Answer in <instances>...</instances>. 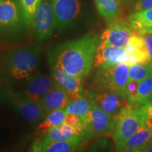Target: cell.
<instances>
[{
	"instance_id": "cb8c5ba5",
	"label": "cell",
	"mask_w": 152,
	"mask_h": 152,
	"mask_svg": "<svg viewBox=\"0 0 152 152\" xmlns=\"http://www.w3.org/2000/svg\"><path fill=\"white\" fill-rule=\"evenodd\" d=\"M152 100V73L139 83L133 105H143Z\"/></svg>"
},
{
	"instance_id": "5bb4252c",
	"label": "cell",
	"mask_w": 152,
	"mask_h": 152,
	"mask_svg": "<svg viewBox=\"0 0 152 152\" xmlns=\"http://www.w3.org/2000/svg\"><path fill=\"white\" fill-rule=\"evenodd\" d=\"M56 85L52 77L45 75H33L27 79L26 85L19 92L30 100L39 102Z\"/></svg>"
},
{
	"instance_id": "e575fe53",
	"label": "cell",
	"mask_w": 152,
	"mask_h": 152,
	"mask_svg": "<svg viewBox=\"0 0 152 152\" xmlns=\"http://www.w3.org/2000/svg\"><path fill=\"white\" fill-rule=\"evenodd\" d=\"M151 68H152V61H151Z\"/></svg>"
},
{
	"instance_id": "44dd1931",
	"label": "cell",
	"mask_w": 152,
	"mask_h": 152,
	"mask_svg": "<svg viewBox=\"0 0 152 152\" xmlns=\"http://www.w3.org/2000/svg\"><path fill=\"white\" fill-rule=\"evenodd\" d=\"M43 135V137L54 141H66L75 137H80L85 140L82 133L66 123L59 127L49 129Z\"/></svg>"
},
{
	"instance_id": "e0dca14e",
	"label": "cell",
	"mask_w": 152,
	"mask_h": 152,
	"mask_svg": "<svg viewBox=\"0 0 152 152\" xmlns=\"http://www.w3.org/2000/svg\"><path fill=\"white\" fill-rule=\"evenodd\" d=\"M45 116L49 112L58 109H66L70 103L68 94L56 85L39 101Z\"/></svg>"
},
{
	"instance_id": "d6a6232c",
	"label": "cell",
	"mask_w": 152,
	"mask_h": 152,
	"mask_svg": "<svg viewBox=\"0 0 152 152\" xmlns=\"http://www.w3.org/2000/svg\"><path fill=\"white\" fill-rule=\"evenodd\" d=\"M150 132H151V142H152V128L150 129Z\"/></svg>"
},
{
	"instance_id": "836d02e7",
	"label": "cell",
	"mask_w": 152,
	"mask_h": 152,
	"mask_svg": "<svg viewBox=\"0 0 152 152\" xmlns=\"http://www.w3.org/2000/svg\"><path fill=\"white\" fill-rule=\"evenodd\" d=\"M2 1H4V0H0V3H1Z\"/></svg>"
},
{
	"instance_id": "4fadbf2b",
	"label": "cell",
	"mask_w": 152,
	"mask_h": 152,
	"mask_svg": "<svg viewBox=\"0 0 152 152\" xmlns=\"http://www.w3.org/2000/svg\"><path fill=\"white\" fill-rule=\"evenodd\" d=\"M126 59L125 48L106 45L99 40L94 55V66L99 68H111L125 63Z\"/></svg>"
},
{
	"instance_id": "f546056e",
	"label": "cell",
	"mask_w": 152,
	"mask_h": 152,
	"mask_svg": "<svg viewBox=\"0 0 152 152\" xmlns=\"http://www.w3.org/2000/svg\"><path fill=\"white\" fill-rule=\"evenodd\" d=\"M143 37L148 54L152 61V34H146L143 35Z\"/></svg>"
},
{
	"instance_id": "6da1fadb",
	"label": "cell",
	"mask_w": 152,
	"mask_h": 152,
	"mask_svg": "<svg viewBox=\"0 0 152 152\" xmlns=\"http://www.w3.org/2000/svg\"><path fill=\"white\" fill-rule=\"evenodd\" d=\"M99 40L96 35L88 34L58 45L49 56L68 73L83 80L94 66L95 52Z\"/></svg>"
},
{
	"instance_id": "7402d4cb",
	"label": "cell",
	"mask_w": 152,
	"mask_h": 152,
	"mask_svg": "<svg viewBox=\"0 0 152 152\" xmlns=\"http://www.w3.org/2000/svg\"><path fill=\"white\" fill-rule=\"evenodd\" d=\"M66 115L67 111L66 109H58L49 112L43 119L42 122L38 125L37 134L43 135L49 129L59 127L64 124Z\"/></svg>"
},
{
	"instance_id": "7a4b0ae2",
	"label": "cell",
	"mask_w": 152,
	"mask_h": 152,
	"mask_svg": "<svg viewBox=\"0 0 152 152\" xmlns=\"http://www.w3.org/2000/svg\"><path fill=\"white\" fill-rule=\"evenodd\" d=\"M41 49L37 45H25L9 50L4 58L7 73L16 80H27L38 67Z\"/></svg>"
},
{
	"instance_id": "ffe728a7",
	"label": "cell",
	"mask_w": 152,
	"mask_h": 152,
	"mask_svg": "<svg viewBox=\"0 0 152 152\" xmlns=\"http://www.w3.org/2000/svg\"><path fill=\"white\" fill-rule=\"evenodd\" d=\"M151 142L150 128H148L146 125H144L139 129L134 134H132L118 151H121L123 148L129 147L137 149L138 152L143 151L144 149Z\"/></svg>"
},
{
	"instance_id": "8fae6325",
	"label": "cell",
	"mask_w": 152,
	"mask_h": 152,
	"mask_svg": "<svg viewBox=\"0 0 152 152\" xmlns=\"http://www.w3.org/2000/svg\"><path fill=\"white\" fill-rule=\"evenodd\" d=\"M84 93L101 109L113 117L117 118L121 109L128 104L126 98L113 91L95 90Z\"/></svg>"
},
{
	"instance_id": "603a6c76",
	"label": "cell",
	"mask_w": 152,
	"mask_h": 152,
	"mask_svg": "<svg viewBox=\"0 0 152 152\" xmlns=\"http://www.w3.org/2000/svg\"><path fill=\"white\" fill-rule=\"evenodd\" d=\"M91 102L85 93L80 95L78 97L71 101L66 108L68 113H73L82 118L85 122H87L91 111Z\"/></svg>"
},
{
	"instance_id": "52a82bcc",
	"label": "cell",
	"mask_w": 152,
	"mask_h": 152,
	"mask_svg": "<svg viewBox=\"0 0 152 152\" xmlns=\"http://www.w3.org/2000/svg\"><path fill=\"white\" fill-rule=\"evenodd\" d=\"M5 93L9 103L24 120L35 123L45 118V113L39 102L26 98L19 91L8 90Z\"/></svg>"
},
{
	"instance_id": "5b68a950",
	"label": "cell",
	"mask_w": 152,
	"mask_h": 152,
	"mask_svg": "<svg viewBox=\"0 0 152 152\" xmlns=\"http://www.w3.org/2000/svg\"><path fill=\"white\" fill-rule=\"evenodd\" d=\"M27 26L18 0H4L0 3V33L13 35Z\"/></svg>"
},
{
	"instance_id": "d4e9b609",
	"label": "cell",
	"mask_w": 152,
	"mask_h": 152,
	"mask_svg": "<svg viewBox=\"0 0 152 152\" xmlns=\"http://www.w3.org/2000/svg\"><path fill=\"white\" fill-rule=\"evenodd\" d=\"M42 0H18L28 27H33L37 8Z\"/></svg>"
},
{
	"instance_id": "9a60e30c",
	"label": "cell",
	"mask_w": 152,
	"mask_h": 152,
	"mask_svg": "<svg viewBox=\"0 0 152 152\" xmlns=\"http://www.w3.org/2000/svg\"><path fill=\"white\" fill-rule=\"evenodd\" d=\"M84 140L75 137L66 141H54L42 137L36 140L32 144L30 151L34 152H73L82 149Z\"/></svg>"
},
{
	"instance_id": "30bf717a",
	"label": "cell",
	"mask_w": 152,
	"mask_h": 152,
	"mask_svg": "<svg viewBox=\"0 0 152 152\" xmlns=\"http://www.w3.org/2000/svg\"><path fill=\"white\" fill-rule=\"evenodd\" d=\"M48 61L52 78L58 86L66 91L70 102L84 93L80 79L68 73L50 56Z\"/></svg>"
},
{
	"instance_id": "d6986e66",
	"label": "cell",
	"mask_w": 152,
	"mask_h": 152,
	"mask_svg": "<svg viewBox=\"0 0 152 152\" xmlns=\"http://www.w3.org/2000/svg\"><path fill=\"white\" fill-rule=\"evenodd\" d=\"M99 14L107 22L119 19L121 14V0H94Z\"/></svg>"
},
{
	"instance_id": "7c38bea8",
	"label": "cell",
	"mask_w": 152,
	"mask_h": 152,
	"mask_svg": "<svg viewBox=\"0 0 152 152\" xmlns=\"http://www.w3.org/2000/svg\"><path fill=\"white\" fill-rule=\"evenodd\" d=\"M56 29L62 30L71 26L80 12V0H52Z\"/></svg>"
},
{
	"instance_id": "1f68e13d",
	"label": "cell",
	"mask_w": 152,
	"mask_h": 152,
	"mask_svg": "<svg viewBox=\"0 0 152 152\" xmlns=\"http://www.w3.org/2000/svg\"><path fill=\"white\" fill-rule=\"evenodd\" d=\"M144 152H152V142H151L145 149H144Z\"/></svg>"
},
{
	"instance_id": "ba28073f",
	"label": "cell",
	"mask_w": 152,
	"mask_h": 152,
	"mask_svg": "<svg viewBox=\"0 0 152 152\" xmlns=\"http://www.w3.org/2000/svg\"><path fill=\"white\" fill-rule=\"evenodd\" d=\"M136 33L128 20L126 21L119 18L109 23L102 32L99 39L100 42L106 45L125 48L131 37Z\"/></svg>"
},
{
	"instance_id": "8992f818",
	"label": "cell",
	"mask_w": 152,
	"mask_h": 152,
	"mask_svg": "<svg viewBox=\"0 0 152 152\" xmlns=\"http://www.w3.org/2000/svg\"><path fill=\"white\" fill-rule=\"evenodd\" d=\"M90 100L92 108L90 118L87 122L85 132V140L105 136L111 133L112 134L117 118L112 116L104 111L91 99H90Z\"/></svg>"
},
{
	"instance_id": "9c48e42d",
	"label": "cell",
	"mask_w": 152,
	"mask_h": 152,
	"mask_svg": "<svg viewBox=\"0 0 152 152\" xmlns=\"http://www.w3.org/2000/svg\"><path fill=\"white\" fill-rule=\"evenodd\" d=\"M33 27L38 42H43L52 37L56 29L52 1H42L36 12Z\"/></svg>"
},
{
	"instance_id": "3957f363",
	"label": "cell",
	"mask_w": 152,
	"mask_h": 152,
	"mask_svg": "<svg viewBox=\"0 0 152 152\" xmlns=\"http://www.w3.org/2000/svg\"><path fill=\"white\" fill-rule=\"evenodd\" d=\"M143 105H130L123 107L118 115L112 137L117 151L132 134L145 125Z\"/></svg>"
},
{
	"instance_id": "83f0119b",
	"label": "cell",
	"mask_w": 152,
	"mask_h": 152,
	"mask_svg": "<svg viewBox=\"0 0 152 152\" xmlns=\"http://www.w3.org/2000/svg\"><path fill=\"white\" fill-rule=\"evenodd\" d=\"M139 83H140V82L129 80L128 84H127L125 92H126L128 104H130V105H133V104H134V99H135L137 92Z\"/></svg>"
},
{
	"instance_id": "4dcf8cb0",
	"label": "cell",
	"mask_w": 152,
	"mask_h": 152,
	"mask_svg": "<svg viewBox=\"0 0 152 152\" xmlns=\"http://www.w3.org/2000/svg\"><path fill=\"white\" fill-rule=\"evenodd\" d=\"M143 109L144 113H145L146 118H152V100L147 104H143Z\"/></svg>"
},
{
	"instance_id": "ac0fdd59",
	"label": "cell",
	"mask_w": 152,
	"mask_h": 152,
	"mask_svg": "<svg viewBox=\"0 0 152 152\" xmlns=\"http://www.w3.org/2000/svg\"><path fill=\"white\" fill-rule=\"evenodd\" d=\"M128 21L139 35L152 34V8L135 11L128 16Z\"/></svg>"
},
{
	"instance_id": "4316f807",
	"label": "cell",
	"mask_w": 152,
	"mask_h": 152,
	"mask_svg": "<svg viewBox=\"0 0 152 152\" xmlns=\"http://www.w3.org/2000/svg\"><path fill=\"white\" fill-rule=\"evenodd\" d=\"M65 123L82 133L85 140V129H86L87 123L82 118L77 115H75V114L67 113Z\"/></svg>"
},
{
	"instance_id": "2e32d148",
	"label": "cell",
	"mask_w": 152,
	"mask_h": 152,
	"mask_svg": "<svg viewBox=\"0 0 152 152\" xmlns=\"http://www.w3.org/2000/svg\"><path fill=\"white\" fill-rule=\"evenodd\" d=\"M125 49L127 52L125 63L129 66L134 64H150L151 61L144 45L143 35L134 34Z\"/></svg>"
},
{
	"instance_id": "277c9868",
	"label": "cell",
	"mask_w": 152,
	"mask_h": 152,
	"mask_svg": "<svg viewBox=\"0 0 152 152\" xmlns=\"http://www.w3.org/2000/svg\"><path fill=\"white\" fill-rule=\"evenodd\" d=\"M130 66L126 63L108 68H99L94 75L93 84L95 90H110L127 99L126 89L129 81Z\"/></svg>"
},
{
	"instance_id": "484cf974",
	"label": "cell",
	"mask_w": 152,
	"mask_h": 152,
	"mask_svg": "<svg viewBox=\"0 0 152 152\" xmlns=\"http://www.w3.org/2000/svg\"><path fill=\"white\" fill-rule=\"evenodd\" d=\"M152 73L150 64H134L129 68V80L140 82L148 77Z\"/></svg>"
},
{
	"instance_id": "f1b7e54d",
	"label": "cell",
	"mask_w": 152,
	"mask_h": 152,
	"mask_svg": "<svg viewBox=\"0 0 152 152\" xmlns=\"http://www.w3.org/2000/svg\"><path fill=\"white\" fill-rule=\"evenodd\" d=\"M152 8V0H137L134 4V10L140 11Z\"/></svg>"
}]
</instances>
